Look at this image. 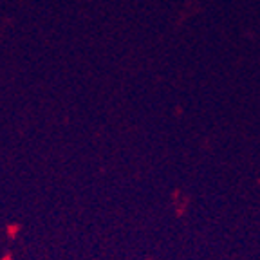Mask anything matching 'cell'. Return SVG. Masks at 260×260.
<instances>
[]
</instances>
